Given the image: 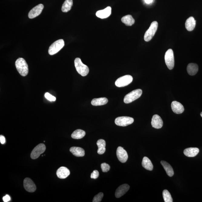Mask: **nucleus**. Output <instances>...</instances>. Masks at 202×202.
<instances>
[{"label": "nucleus", "instance_id": "obj_1", "mask_svg": "<svg viewBox=\"0 0 202 202\" xmlns=\"http://www.w3.org/2000/svg\"><path fill=\"white\" fill-rule=\"evenodd\" d=\"M15 66L21 75L25 76L28 74V66L24 59L18 58L15 62Z\"/></svg>", "mask_w": 202, "mask_h": 202}, {"label": "nucleus", "instance_id": "obj_2", "mask_svg": "<svg viewBox=\"0 0 202 202\" xmlns=\"http://www.w3.org/2000/svg\"><path fill=\"white\" fill-rule=\"evenodd\" d=\"M74 63L76 71L79 74L82 76H85L88 74L89 72L88 67L83 63L80 58H75Z\"/></svg>", "mask_w": 202, "mask_h": 202}, {"label": "nucleus", "instance_id": "obj_3", "mask_svg": "<svg viewBox=\"0 0 202 202\" xmlns=\"http://www.w3.org/2000/svg\"><path fill=\"white\" fill-rule=\"evenodd\" d=\"M142 91L141 89H136L127 94L124 98V101L126 104L132 102L141 96Z\"/></svg>", "mask_w": 202, "mask_h": 202}, {"label": "nucleus", "instance_id": "obj_4", "mask_svg": "<svg viewBox=\"0 0 202 202\" xmlns=\"http://www.w3.org/2000/svg\"><path fill=\"white\" fill-rule=\"evenodd\" d=\"M158 23L156 21L152 22L149 29L146 31L144 35V40L146 42H149L153 38L157 31Z\"/></svg>", "mask_w": 202, "mask_h": 202}, {"label": "nucleus", "instance_id": "obj_5", "mask_svg": "<svg viewBox=\"0 0 202 202\" xmlns=\"http://www.w3.org/2000/svg\"><path fill=\"white\" fill-rule=\"evenodd\" d=\"M65 45V42L62 39H59L51 45L49 47L48 53L50 55L56 54L61 50Z\"/></svg>", "mask_w": 202, "mask_h": 202}, {"label": "nucleus", "instance_id": "obj_6", "mask_svg": "<svg viewBox=\"0 0 202 202\" xmlns=\"http://www.w3.org/2000/svg\"><path fill=\"white\" fill-rule=\"evenodd\" d=\"M165 63L170 70L173 69L174 66V53L172 50L170 49L167 51L165 55Z\"/></svg>", "mask_w": 202, "mask_h": 202}, {"label": "nucleus", "instance_id": "obj_7", "mask_svg": "<svg viewBox=\"0 0 202 202\" xmlns=\"http://www.w3.org/2000/svg\"><path fill=\"white\" fill-rule=\"evenodd\" d=\"M133 78L130 75L121 76L116 80L115 84L116 86L122 87L128 85L132 82Z\"/></svg>", "mask_w": 202, "mask_h": 202}, {"label": "nucleus", "instance_id": "obj_8", "mask_svg": "<svg viewBox=\"0 0 202 202\" xmlns=\"http://www.w3.org/2000/svg\"><path fill=\"white\" fill-rule=\"evenodd\" d=\"M134 121L132 118L128 117H121L116 118L115 123L119 126L125 127L131 124Z\"/></svg>", "mask_w": 202, "mask_h": 202}, {"label": "nucleus", "instance_id": "obj_9", "mask_svg": "<svg viewBox=\"0 0 202 202\" xmlns=\"http://www.w3.org/2000/svg\"><path fill=\"white\" fill-rule=\"evenodd\" d=\"M46 150V146L44 144H40L33 149L31 152V157L33 160L37 159L39 157L41 154L43 153Z\"/></svg>", "mask_w": 202, "mask_h": 202}, {"label": "nucleus", "instance_id": "obj_10", "mask_svg": "<svg viewBox=\"0 0 202 202\" xmlns=\"http://www.w3.org/2000/svg\"><path fill=\"white\" fill-rule=\"evenodd\" d=\"M44 6L42 4H40L35 6L31 9L28 14V17L30 19H32L38 17L42 12Z\"/></svg>", "mask_w": 202, "mask_h": 202}, {"label": "nucleus", "instance_id": "obj_11", "mask_svg": "<svg viewBox=\"0 0 202 202\" xmlns=\"http://www.w3.org/2000/svg\"><path fill=\"white\" fill-rule=\"evenodd\" d=\"M117 155L118 160L122 163H125L128 160V155L126 151L121 146L118 147Z\"/></svg>", "mask_w": 202, "mask_h": 202}, {"label": "nucleus", "instance_id": "obj_12", "mask_svg": "<svg viewBox=\"0 0 202 202\" xmlns=\"http://www.w3.org/2000/svg\"><path fill=\"white\" fill-rule=\"evenodd\" d=\"M23 185L25 190L27 191L33 192L36 190V187L35 184L29 178H26L25 179L23 182Z\"/></svg>", "mask_w": 202, "mask_h": 202}, {"label": "nucleus", "instance_id": "obj_13", "mask_svg": "<svg viewBox=\"0 0 202 202\" xmlns=\"http://www.w3.org/2000/svg\"><path fill=\"white\" fill-rule=\"evenodd\" d=\"M151 124L156 129H160L163 126V122L161 118L158 114H155L152 117Z\"/></svg>", "mask_w": 202, "mask_h": 202}, {"label": "nucleus", "instance_id": "obj_14", "mask_svg": "<svg viewBox=\"0 0 202 202\" xmlns=\"http://www.w3.org/2000/svg\"><path fill=\"white\" fill-rule=\"evenodd\" d=\"M112 9L110 6H108L103 10L98 11L96 13V15L98 18L104 19L108 18L111 14Z\"/></svg>", "mask_w": 202, "mask_h": 202}, {"label": "nucleus", "instance_id": "obj_15", "mask_svg": "<svg viewBox=\"0 0 202 202\" xmlns=\"http://www.w3.org/2000/svg\"><path fill=\"white\" fill-rule=\"evenodd\" d=\"M171 109L174 113L181 114L184 112V108L180 103L177 101H173L171 104Z\"/></svg>", "mask_w": 202, "mask_h": 202}, {"label": "nucleus", "instance_id": "obj_16", "mask_svg": "<svg viewBox=\"0 0 202 202\" xmlns=\"http://www.w3.org/2000/svg\"><path fill=\"white\" fill-rule=\"evenodd\" d=\"M130 189V186L128 184H122L116 190L115 196L116 198H119L123 196Z\"/></svg>", "mask_w": 202, "mask_h": 202}, {"label": "nucleus", "instance_id": "obj_17", "mask_svg": "<svg viewBox=\"0 0 202 202\" xmlns=\"http://www.w3.org/2000/svg\"><path fill=\"white\" fill-rule=\"evenodd\" d=\"M56 174L57 177L60 179H64L69 175L70 171L66 167H61L57 170Z\"/></svg>", "mask_w": 202, "mask_h": 202}, {"label": "nucleus", "instance_id": "obj_18", "mask_svg": "<svg viewBox=\"0 0 202 202\" xmlns=\"http://www.w3.org/2000/svg\"><path fill=\"white\" fill-rule=\"evenodd\" d=\"M184 155L187 157H193L196 156L199 152V149L197 147H190L184 149Z\"/></svg>", "mask_w": 202, "mask_h": 202}, {"label": "nucleus", "instance_id": "obj_19", "mask_svg": "<svg viewBox=\"0 0 202 202\" xmlns=\"http://www.w3.org/2000/svg\"><path fill=\"white\" fill-rule=\"evenodd\" d=\"M70 152L73 155L77 157H82L85 155V152L82 148L78 147H71L70 149Z\"/></svg>", "mask_w": 202, "mask_h": 202}, {"label": "nucleus", "instance_id": "obj_20", "mask_svg": "<svg viewBox=\"0 0 202 202\" xmlns=\"http://www.w3.org/2000/svg\"><path fill=\"white\" fill-rule=\"evenodd\" d=\"M196 25V20L193 17H190L185 22L186 28L189 31H192L194 29Z\"/></svg>", "mask_w": 202, "mask_h": 202}, {"label": "nucleus", "instance_id": "obj_21", "mask_svg": "<svg viewBox=\"0 0 202 202\" xmlns=\"http://www.w3.org/2000/svg\"><path fill=\"white\" fill-rule=\"evenodd\" d=\"M187 71L190 75H194L198 71V65L195 63H190L187 65Z\"/></svg>", "mask_w": 202, "mask_h": 202}, {"label": "nucleus", "instance_id": "obj_22", "mask_svg": "<svg viewBox=\"0 0 202 202\" xmlns=\"http://www.w3.org/2000/svg\"><path fill=\"white\" fill-rule=\"evenodd\" d=\"M161 163L166 171L167 174L170 177H172L174 175V172L171 165L167 162L164 161L161 162Z\"/></svg>", "mask_w": 202, "mask_h": 202}, {"label": "nucleus", "instance_id": "obj_23", "mask_svg": "<svg viewBox=\"0 0 202 202\" xmlns=\"http://www.w3.org/2000/svg\"><path fill=\"white\" fill-rule=\"evenodd\" d=\"M108 101V99L105 98H95L92 100L91 104L94 106L104 105L107 104Z\"/></svg>", "mask_w": 202, "mask_h": 202}, {"label": "nucleus", "instance_id": "obj_24", "mask_svg": "<svg viewBox=\"0 0 202 202\" xmlns=\"http://www.w3.org/2000/svg\"><path fill=\"white\" fill-rule=\"evenodd\" d=\"M97 145L98 147V153L100 155H102L105 152L106 141L103 139L98 140L97 142Z\"/></svg>", "mask_w": 202, "mask_h": 202}, {"label": "nucleus", "instance_id": "obj_25", "mask_svg": "<svg viewBox=\"0 0 202 202\" xmlns=\"http://www.w3.org/2000/svg\"><path fill=\"white\" fill-rule=\"evenodd\" d=\"M142 165L145 169L148 171H152L153 169V165L151 161L147 157H145L143 158Z\"/></svg>", "mask_w": 202, "mask_h": 202}, {"label": "nucleus", "instance_id": "obj_26", "mask_svg": "<svg viewBox=\"0 0 202 202\" xmlns=\"http://www.w3.org/2000/svg\"><path fill=\"white\" fill-rule=\"evenodd\" d=\"M121 21L127 26H131L135 23L134 19L130 15H125L122 17Z\"/></svg>", "mask_w": 202, "mask_h": 202}, {"label": "nucleus", "instance_id": "obj_27", "mask_svg": "<svg viewBox=\"0 0 202 202\" xmlns=\"http://www.w3.org/2000/svg\"><path fill=\"white\" fill-rule=\"evenodd\" d=\"M85 132L81 129L76 130L71 134V137L73 139H82L85 136Z\"/></svg>", "mask_w": 202, "mask_h": 202}, {"label": "nucleus", "instance_id": "obj_28", "mask_svg": "<svg viewBox=\"0 0 202 202\" xmlns=\"http://www.w3.org/2000/svg\"><path fill=\"white\" fill-rule=\"evenodd\" d=\"M73 0H66L62 6V12H67L71 10L73 5Z\"/></svg>", "mask_w": 202, "mask_h": 202}, {"label": "nucleus", "instance_id": "obj_29", "mask_svg": "<svg viewBox=\"0 0 202 202\" xmlns=\"http://www.w3.org/2000/svg\"><path fill=\"white\" fill-rule=\"evenodd\" d=\"M163 195L165 202H172L173 200L171 194L168 192V191L167 190H163Z\"/></svg>", "mask_w": 202, "mask_h": 202}, {"label": "nucleus", "instance_id": "obj_30", "mask_svg": "<svg viewBox=\"0 0 202 202\" xmlns=\"http://www.w3.org/2000/svg\"><path fill=\"white\" fill-rule=\"evenodd\" d=\"M103 194L102 192H100L98 193V194L94 197L93 199V202H101L102 199L103 198Z\"/></svg>", "mask_w": 202, "mask_h": 202}, {"label": "nucleus", "instance_id": "obj_31", "mask_svg": "<svg viewBox=\"0 0 202 202\" xmlns=\"http://www.w3.org/2000/svg\"><path fill=\"white\" fill-rule=\"evenodd\" d=\"M101 167L102 171L103 172H107L110 169V166L106 163L101 164Z\"/></svg>", "mask_w": 202, "mask_h": 202}, {"label": "nucleus", "instance_id": "obj_32", "mask_svg": "<svg viewBox=\"0 0 202 202\" xmlns=\"http://www.w3.org/2000/svg\"><path fill=\"white\" fill-rule=\"evenodd\" d=\"M45 97L48 100L51 101H55L56 100V98L55 96L48 93H46L45 94Z\"/></svg>", "mask_w": 202, "mask_h": 202}, {"label": "nucleus", "instance_id": "obj_33", "mask_svg": "<svg viewBox=\"0 0 202 202\" xmlns=\"http://www.w3.org/2000/svg\"><path fill=\"white\" fill-rule=\"evenodd\" d=\"M99 175L98 171L96 170H95V171H93V173H91V179H97L99 176Z\"/></svg>", "mask_w": 202, "mask_h": 202}, {"label": "nucleus", "instance_id": "obj_34", "mask_svg": "<svg viewBox=\"0 0 202 202\" xmlns=\"http://www.w3.org/2000/svg\"><path fill=\"white\" fill-rule=\"evenodd\" d=\"M3 201L5 202H8L10 201L11 198L10 196L8 195H6L3 198Z\"/></svg>", "mask_w": 202, "mask_h": 202}, {"label": "nucleus", "instance_id": "obj_35", "mask_svg": "<svg viewBox=\"0 0 202 202\" xmlns=\"http://www.w3.org/2000/svg\"><path fill=\"white\" fill-rule=\"evenodd\" d=\"M5 137L2 135H1V136H0V141H1V144H5Z\"/></svg>", "mask_w": 202, "mask_h": 202}, {"label": "nucleus", "instance_id": "obj_36", "mask_svg": "<svg viewBox=\"0 0 202 202\" xmlns=\"http://www.w3.org/2000/svg\"><path fill=\"white\" fill-rule=\"evenodd\" d=\"M153 1V0H144L145 2L147 4H150V3H152Z\"/></svg>", "mask_w": 202, "mask_h": 202}, {"label": "nucleus", "instance_id": "obj_37", "mask_svg": "<svg viewBox=\"0 0 202 202\" xmlns=\"http://www.w3.org/2000/svg\"><path fill=\"white\" fill-rule=\"evenodd\" d=\"M200 115H201V117H202V112H201V114H200Z\"/></svg>", "mask_w": 202, "mask_h": 202}]
</instances>
